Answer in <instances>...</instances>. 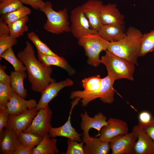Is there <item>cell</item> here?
Wrapping results in <instances>:
<instances>
[{
	"label": "cell",
	"instance_id": "obj_31",
	"mask_svg": "<svg viewBox=\"0 0 154 154\" xmlns=\"http://www.w3.org/2000/svg\"><path fill=\"white\" fill-rule=\"evenodd\" d=\"M27 36L29 39L35 45L37 50V52L43 54L58 56L51 50L47 45L43 42L34 32L32 31L28 33Z\"/></svg>",
	"mask_w": 154,
	"mask_h": 154
},
{
	"label": "cell",
	"instance_id": "obj_2",
	"mask_svg": "<svg viewBox=\"0 0 154 154\" xmlns=\"http://www.w3.org/2000/svg\"><path fill=\"white\" fill-rule=\"evenodd\" d=\"M142 35L139 29L130 27L123 38L117 41L110 42L107 50L134 65H138Z\"/></svg>",
	"mask_w": 154,
	"mask_h": 154
},
{
	"label": "cell",
	"instance_id": "obj_14",
	"mask_svg": "<svg viewBox=\"0 0 154 154\" xmlns=\"http://www.w3.org/2000/svg\"><path fill=\"white\" fill-rule=\"evenodd\" d=\"M73 84V81L69 78L58 82H55L50 84L41 93L36 110L38 111L45 108L50 102L58 95L61 89L64 87L72 86Z\"/></svg>",
	"mask_w": 154,
	"mask_h": 154
},
{
	"label": "cell",
	"instance_id": "obj_22",
	"mask_svg": "<svg viewBox=\"0 0 154 154\" xmlns=\"http://www.w3.org/2000/svg\"><path fill=\"white\" fill-rule=\"evenodd\" d=\"M115 80L109 75L102 78L99 98L104 104H111L114 101L113 85Z\"/></svg>",
	"mask_w": 154,
	"mask_h": 154
},
{
	"label": "cell",
	"instance_id": "obj_19",
	"mask_svg": "<svg viewBox=\"0 0 154 154\" xmlns=\"http://www.w3.org/2000/svg\"><path fill=\"white\" fill-rule=\"evenodd\" d=\"M20 142L15 131L6 128L0 139V153L13 154Z\"/></svg>",
	"mask_w": 154,
	"mask_h": 154
},
{
	"label": "cell",
	"instance_id": "obj_29",
	"mask_svg": "<svg viewBox=\"0 0 154 154\" xmlns=\"http://www.w3.org/2000/svg\"><path fill=\"white\" fill-rule=\"evenodd\" d=\"M31 12V11L29 8L24 6L17 10L0 15L1 17L9 24L28 16Z\"/></svg>",
	"mask_w": 154,
	"mask_h": 154
},
{
	"label": "cell",
	"instance_id": "obj_36",
	"mask_svg": "<svg viewBox=\"0 0 154 154\" xmlns=\"http://www.w3.org/2000/svg\"><path fill=\"white\" fill-rule=\"evenodd\" d=\"M9 115L7 108H0V139L3 135V129L7 125Z\"/></svg>",
	"mask_w": 154,
	"mask_h": 154
},
{
	"label": "cell",
	"instance_id": "obj_1",
	"mask_svg": "<svg viewBox=\"0 0 154 154\" xmlns=\"http://www.w3.org/2000/svg\"><path fill=\"white\" fill-rule=\"evenodd\" d=\"M17 57L26 67L28 79L33 91L41 93L49 85L55 82L51 77L52 71L51 66L46 65L37 59L29 42H26L25 47L18 53Z\"/></svg>",
	"mask_w": 154,
	"mask_h": 154
},
{
	"label": "cell",
	"instance_id": "obj_16",
	"mask_svg": "<svg viewBox=\"0 0 154 154\" xmlns=\"http://www.w3.org/2000/svg\"><path fill=\"white\" fill-rule=\"evenodd\" d=\"M37 105L35 100H25L14 92L9 102L7 104L6 106L9 114L15 116L35 109Z\"/></svg>",
	"mask_w": 154,
	"mask_h": 154
},
{
	"label": "cell",
	"instance_id": "obj_37",
	"mask_svg": "<svg viewBox=\"0 0 154 154\" xmlns=\"http://www.w3.org/2000/svg\"><path fill=\"white\" fill-rule=\"evenodd\" d=\"M138 117L139 122L137 125L139 126L148 123L152 118L150 113L146 111L141 112L139 114Z\"/></svg>",
	"mask_w": 154,
	"mask_h": 154
},
{
	"label": "cell",
	"instance_id": "obj_34",
	"mask_svg": "<svg viewBox=\"0 0 154 154\" xmlns=\"http://www.w3.org/2000/svg\"><path fill=\"white\" fill-rule=\"evenodd\" d=\"M73 139H68L67 148L65 154H84L83 144Z\"/></svg>",
	"mask_w": 154,
	"mask_h": 154
},
{
	"label": "cell",
	"instance_id": "obj_21",
	"mask_svg": "<svg viewBox=\"0 0 154 154\" xmlns=\"http://www.w3.org/2000/svg\"><path fill=\"white\" fill-rule=\"evenodd\" d=\"M38 60L47 66H57L66 70L70 76L75 73V71L63 57L58 56L43 54L37 52Z\"/></svg>",
	"mask_w": 154,
	"mask_h": 154
},
{
	"label": "cell",
	"instance_id": "obj_30",
	"mask_svg": "<svg viewBox=\"0 0 154 154\" xmlns=\"http://www.w3.org/2000/svg\"><path fill=\"white\" fill-rule=\"evenodd\" d=\"M0 57L11 64L15 71H25L26 70V67L23 62L15 56L12 48L5 50L0 55Z\"/></svg>",
	"mask_w": 154,
	"mask_h": 154
},
{
	"label": "cell",
	"instance_id": "obj_43",
	"mask_svg": "<svg viewBox=\"0 0 154 154\" xmlns=\"http://www.w3.org/2000/svg\"><path fill=\"white\" fill-rule=\"evenodd\" d=\"M1 0H0V1H1Z\"/></svg>",
	"mask_w": 154,
	"mask_h": 154
},
{
	"label": "cell",
	"instance_id": "obj_20",
	"mask_svg": "<svg viewBox=\"0 0 154 154\" xmlns=\"http://www.w3.org/2000/svg\"><path fill=\"white\" fill-rule=\"evenodd\" d=\"M124 25H103L98 30L97 33L108 41H117L123 38L125 35Z\"/></svg>",
	"mask_w": 154,
	"mask_h": 154
},
{
	"label": "cell",
	"instance_id": "obj_26",
	"mask_svg": "<svg viewBox=\"0 0 154 154\" xmlns=\"http://www.w3.org/2000/svg\"><path fill=\"white\" fill-rule=\"evenodd\" d=\"M29 20V17L27 16L8 24L10 35L16 38L23 36L24 33L28 31V27L27 23Z\"/></svg>",
	"mask_w": 154,
	"mask_h": 154
},
{
	"label": "cell",
	"instance_id": "obj_23",
	"mask_svg": "<svg viewBox=\"0 0 154 154\" xmlns=\"http://www.w3.org/2000/svg\"><path fill=\"white\" fill-rule=\"evenodd\" d=\"M48 133L43 137L40 143L33 149V154H55L60 151L56 145L57 140L55 137L50 138Z\"/></svg>",
	"mask_w": 154,
	"mask_h": 154
},
{
	"label": "cell",
	"instance_id": "obj_12",
	"mask_svg": "<svg viewBox=\"0 0 154 154\" xmlns=\"http://www.w3.org/2000/svg\"><path fill=\"white\" fill-rule=\"evenodd\" d=\"M103 5L100 0H89L80 6L88 21L91 29L97 32L103 25L101 19V11Z\"/></svg>",
	"mask_w": 154,
	"mask_h": 154
},
{
	"label": "cell",
	"instance_id": "obj_8",
	"mask_svg": "<svg viewBox=\"0 0 154 154\" xmlns=\"http://www.w3.org/2000/svg\"><path fill=\"white\" fill-rule=\"evenodd\" d=\"M137 135L134 131L117 136L109 142L112 154H134V146Z\"/></svg>",
	"mask_w": 154,
	"mask_h": 154
},
{
	"label": "cell",
	"instance_id": "obj_11",
	"mask_svg": "<svg viewBox=\"0 0 154 154\" xmlns=\"http://www.w3.org/2000/svg\"><path fill=\"white\" fill-rule=\"evenodd\" d=\"M108 121V124L104 126L100 132L99 138L102 141L109 143L114 138L128 133V125L125 121L112 117Z\"/></svg>",
	"mask_w": 154,
	"mask_h": 154
},
{
	"label": "cell",
	"instance_id": "obj_25",
	"mask_svg": "<svg viewBox=\"0 0 154 154\" xmlns=\"http://www.w3.org/2000/svg\"><path fill=\"white\" fill-rule=\"evenodd\" d=\"M84 146V154H107L110 151L109 143L101 140L99 138L92 137Z\"/></svg>",
	"mask_w": 154,
	"mask_h": 154
},
{
	"label": "cell",
	"instance_id": "obj_18",
	"mask_svg": "<svg viewBox=\"0 0 154 154\" xmlns=\"http://www.w3.org/2000/svg\"><path fill=\"white\" fill-rule=\"evenodd\" d=\"M101 19L103 25H124V17L120 12L116 4L103 5L101 11Z\"/></svg>",
	"mask_w": 154,
	"mask_h": 154
},
{
	"label": "cell",
	"instance_id": "obj_38",
	"mask_svg": "<svg viewBox=\"0 0 154 154\" xmlns=\"http://www.w3.org/2000/svg\"><path fill=\"white\" fill-rule=\"evenodd\" d=\"M139 127L144 129L154 142V116L149 123Z\"/></svg>",
	"mask_w": 154,
	"mask_h": 154
},
{
	"label": "cell",
	"instance_id": "obj_24",
	"mask_svg": "<svg viewBox=\"0 0 154 154\" xmlns=\"http://www.w3.org/2000/svg\"><path fill=\"white\" fill-rule=\"evenodd\" d=\"M11 86L16 94L25 99L27 94V90L24 86L23 82L27 76L25 71H11Z\"/></svg>",
	"mask_w": 154,
	"mask_h": 154
},
{
	"label": "cell",
	"instance_id": "obj_35",
	"mask_svg": "<svg viewBox=\"0 0 154 154\" xmlns=\"http://www.w3.org/2000/svg\"><path fill=\"white\" fill-rule=\"evenodd\" d=\"M17 42V38L10 35L0 37V55L8 49L12 48Z\"/></svg>",
	"mask_w": 154,
	"mask_h": 154
},
{
	"label": "cell",
	"instance_id": "obj_17",
	"mask_svg": "<svg viewBox=\"0 0 154 154\" xmlns=\"http://www.w3.org/2000/svg\"><path fill=\"white\" fill-rule=\"evenodd\" d=\"M137 135L134 150L136 154H154V142L146 132L137 125L132 128Z\"/></svg>",
	"mask_w": 154,
	"mask_h": 154
},
{
	"label": "cell",
	"instance_id": "obj_27",
	"mask_svg": "<svg viewBox=\"0 0 154 154\" xmlns=\"http://www.w3.org/2000/svg\"><path fill=\"white\" fill-rule=\"evenodd\" d=\"M18 138L20 143L26 147L33 149L42 140L43 137L34 133L31 132H21Z\"/></svg>",
	"mask_w": 154,
	"mask_h": 154
},
{
	"label": "cell",
	"instance_id": "obj_3",
	"mask_svg": "<svg viewBox=\"0 0 154 154\" xmlns=\"http://www.w3.org/2000/svg\"><path fill=\"white\" fill-rule=\"evenodd\" d=\"M105 51L100 61L106 66L108 74L115 80L123 78L133 80L134 65L107 50Z\"/></svg>",
	"mask_w": 154,
	"mask_h": 154
},
{
	"label": "cell",
	"instance_id": "obj_42",
	"mask_svg": "<svg viewBox=\"0 0 154 154\" xmlns=\"http://www.w3.org/2000/svg\"><path fill=\"white\" fill-rule=\"evenodd\" d=\"M33 149H30L25 147L21 143L13 154H33Z\"/></svg>",
	"mask_w": 154,
	"mask_h": 154
},
{
	"label": "cell",
	"instance_id": "obj_40",
	"mask_svg": "<svg viewBox=\"0 0 154 154\" xmlns=\"http://www.w3.org/2000/svg\"><path fill=\"white\" fill-rule=\"evenodd\" d=\"M7 67L5 65H0V82L10 84L11 77L5 72Z\"/></svg>",
	"mask_w": 154,
	"mask_h": 154
},
{
	"label": "cell",
	"instance_id": "obj_5",
	"mask_svg": "<svg viewBox=\"0 0 154 154\" xmlns=\"http://www.w3.org/2000/svg\"><path fill=\"white\" fill-rule=\"evenodd\" d=\"M110 43L97 33L87 34L78 39V44L84 48L88 57V64L96 67L101 63L99 57L100 52L107 50Z\"/></svg>",
	"mask_w": 154,
	"mask_h": 154
},
{
	"label": "cell",
	"instance_id": "obj_13",
	"mask_svg": "<svg viewBox=\"0 0 154 154\" xmlns=\"http://www.w3.org/2000/svg\"><path fill=\"white\" fill-rule=\"evenodd\" d=\"M80 100V98H75L71 103V106L68 119L63 125L58 127L51 128L48 133L51 138L62 137L75 140L79 142L82 141L81 138V134L79 133L72 126L71 122V115L73 109L78 104Z\"/></svg>",
	"mask_w": 154,
	"mask_h": 154
},
{
	"label": "cell",
	"instance_id": "obj_6",
	"mask_svg": "<svg viewBox=\"0 0 154 154\" xmlns=\"http://www.w3.org/2000/svg\"><path fill=\"white\" fill-rule=\"evenodd\" d=\"M102 78L99 75L85 78L82 80L84 90L71 92L70 98L82 99V106L85 107L91 101L99 98Z\"/></svg>",
	"mask_w": 154,
	"mask_h": 154
},
{
	"label": "cell",
	"instance_id": "obj_9",
	"mask_svg": "<svg viewBox=\"0 0 154 154\" xmlns=\"http://www.w3.org/2000/svg\"><path fill=\"white\" fill-rule=\"evenodd\" d=\"M81 118V129L83 131L82 138L84 143H86L92 139L89 132L91 128H94L98 132L99 136L102 128L108 124L107 117L103 113L99 112L95 114L93 117H90L87 112L80 114Z\"/></svg>",
	"mask_w": 154,
	"mask_h": 154
},
{
	"label": "cell",
	"instance_id": "obj_44",
	"mask_svg": "<svg viewBox=\"0 0 154 154\" xmlns=\"http://www.w3.org/2000/svg\"></svg>",
	"mask_w": 154,
	"mask_h": 154
},
{
	"label": "cell",
	"instance_id": "obj_41",
	"mask_svg": "<svg viewBox=\"0 0 154 154\" xmlns=\"http://www.w3.org/2000/svg\"><path fill=\"white\" fill-rule=\"evenodd\" d=\"M10 35V30L8 25L1 17L0 18V37Z\"/></svg>",
	"mask_w": 154,
	"mask_h": 154
},
{
	"label": "cell",
	"instance_id": "obj_33",
	"mask_svg": "<svg viewBox=\"0 0 154 154\" xmlns=\"http://www.w3.org/2000/svg\"><path fill=\"white\" fill-rule=\"evenodd\" d=\"M24 6L20 0H1L0 1V14L10 13Z\"/></svg>",
	"mask_w": 154,
	"mask_h": 154
},
{
	"label": "cell",
	"instance_id": "obj_32",
	"mask_svg": "<svg viewBox=\"0 0 154 154\" xmlns=\"http://www.w3.org/2000/svg\"><path fill=\"white\" fill-rule=\"evenodd\" d=\"M14 93L10 84L0 82V108H7V104Z\"/></svg>",
	"mask_w": 154,
	"mask_h": 154
},
{
	"label": "cell",
	"instance_id": "obj_7",
	"mask_svg": "<svg viewBox=\"0 0 154 154\" xmlns=\"http://www.w3.org/2000/svg\"><path fill=\"white\" fill-rule=\"evenodd\" d=\"M53 113L48 105L38 111L30 126L23 131L36 134L42 137L48 133L52 127L51 122Z\"/></svg>",
	"mask_w": 154,
	"mask_h": 154
},
{
	"label": "cell",
	"instance_id": "obj_4",
	"mask_svg": "<svg viewBox=\"0 0 154 154\" xmlns=\"http://www.w3.org/2000/svg\"><path fill=\"white\" fill-rule=\"evenodd\" d=\"M39 10L46 17V21L43 27L46 31L57 35L70 31L67 8L56 11L53 9L51 3L47 1Z\"/></svg>",
	"mask_w": 154,
	"mask_h": 154
},
{
	"label": "cell",
	"instance_id": "obj_28",
	"mask_svg": "<svg viewBox=\"0 0 154 154\" xmlns=\"http://www.w3.org/2000/svg\"><path fill=\"white\" fill-rule=\"evenodd\" d=\"M154 51V29L149 32L143 34L141 42L140 56Z\"/></svg>",
	"mask_w": 154,
	"mask_h": 154
},
{
	"label": "cell",
	"instance_id": "obj_39",
	"mask_svg": "<svg viewBox=\"0 0 154 154\" xmlns=\"http://www.w3.org/2000/svg\"><path fill=\"white\" fill-rule=\"evenodd\" d=\"M23 4L30 5L33 8L37 10L42 7L45 2L42 0H20Z\"/></svg>",
	"mask_w": 154,
	"mask_h": 154
},
{
	"label": "cell",
	"instance_id": "obj_10",
	"mask_svg": "<svg viewBox=\"0 0 154 154\" xmlns=\"http://www.w3.org/2000/svg\"><path fill=\"white\" fill-rule=\"evenodd\" d=\"M70 19V31L77 39L87 34L97 33L91 29L88 21L80 6H78L72 10Z\"/></svg>",
	"mask_w": 154,
	"mask_h": 154
},
{
	"label": "cell",
	"instance_id": "obj_15",
	"mask_svg": "<svg viewBox=\"0 0 154 154\" xmlns=\"http://www.w3.org/2000/svg\"><path fill=\"white\" fill-rule=\"evenodd\" d=\"M37 111L35 108L17 115H9L5 128L13 130L17 136L20 132L23 131L30 126Z\"/></svg>",
	"mask_w": 154,
	"mask_h": 154
}]
</instances>
